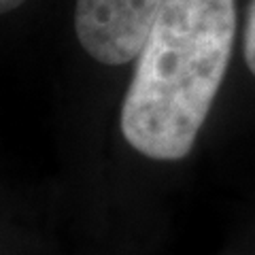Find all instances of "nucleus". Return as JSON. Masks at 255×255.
Here are the masks:
<instances>
[{
    "mask_svg": "<svg viewBox=\"0 0 255 255\" xmlns=\"http://www.w3.org/2000/svg\"><path fill=\"white\" fill-rule=\"evenodd\" d=\"M166 0H77L75 32L96 62L122 66L136 60Z\"/></svg>",
    "mask_w": 255,
    "mask_h": 255,
    "instance_id": "f03ea898",
    "label": "nucleus"
},
{
    "mask_svg": "<svg viewBox=\"0 0 255 255\" xmlns=\"http://www.w3.org/2000/svg\"><path fill=\"white\" fill-rule=\"evenodd\" d=\"M26 0H0V11L2 13H9L13 9H17L19 4H23Z\"/></svg>",
    "mask_w": 255,
    "mask_h": 255,
    "instance_id": "20e7f679",
    "label": "nucleus"
},
{
    "mask_svg": "<svg viewBox=\"0 0 255 255\" xmlns=\"http://www.w3.org/2000/svg\"><path fill=\"white\" fill-rule=\"evenodd\" d=\"M234 32V0H166L122 105L128 145L159 162L189 153L226 77Z\"/></svg>",
    "mask_w": 255,
    "mask_h": 255,
    "instance_id": "f257e3e1",
    "label": "nucleus"
},
{
    "mask_svg": "<svg viewBox=\"0 0 255 255\" xmlns=\"http://www.w3.org/2000/svg\"><path fill=\"white\" fill-rule=\"evenodd\" d=\"M245 62L249 70L255 75V0H251L247 11V26H245Z\"/></svg>",
    "mask_w": 255,
    "mask_h": 255,
    "instance_id": "7ed1b4c3",
    "label": "nucleus"
}]
</instances>
